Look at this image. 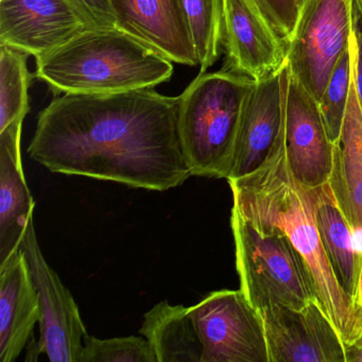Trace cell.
<instances>
[{
    "label": "cell",
    "instance_id": "18",
    "mask_svg": "<svg viewBox=\"0 0 362 362\" xmlns=\"http://www.w3.org/2000/svg\"><path fill=\"white\" fill-rule=\"evenodd\" d=\"M139 334L151 345L158 362L202 361V343L189 307L158 303L144 315Z\"/></svg>",
    "mask_w": 362,
    "mask_h": 362
},
{
    "label": "cell",
    "instance_id": "1",
    "mask_svg": "<svg viewBox=\"0 0 362 362\" xmlns=\"http://www.w3.org/2000/svg\"><path fill=\"white\" fill-rule=\"evenodd\" d=\"M28 153L52 173L165 192L192 175L177 97L154 88L54 95L40 112Z\"/></svg>",
    "mask_w": 362,
    "mask_h": 362
},
{
    "label": "cell",
    "instance_id": "26",
    "mask_svg": "<svg viewBox=\"0 0 362 362\" xmlns=\"http://www.w3.org/2000/svg\"><path fill=\"white\" fill-rule=\"evenodd\" d=\"M353 18L354 76L362 107V0H351Z\"/></svg>",
    "mask_w": 362,
    "mask_h": 362
},
{
    "label": "cell",
    "instance_id": "9",
    "mask_svg": "<svg viewBox=\"0 0 362 362\" xmlns=\"http://www.w3.org/2000/svg\"><path fill=\"white\" fill-rule=\"evenodd\" d=\"M270 362H346L347 349L317 300L302 309H260Z\"/></svg>",
    "mask_w": 362,
    "mask_h": 362
},
{
    "label": "cell",
    "instance_id": "2",
    "mask_svg": "<svg viewBox=\"0 0 362 362\" xmlns=\"http://www.w3.org/2000/svg\"><path fill=\"white\" fill-rule=\"evenodd\" d=\"M234 207L258 230H279L302 256L315 300L338 330L346 349L362 342V309L341 287L317 226L322 186L294 177L288 160L285 126L266 160L253 173L228 180Z\"/></svg>",
    "mask_w": 362,
    "mask_h": 362
},
{
    "label": "cell",
    "instance_id": "21",
    "mask_svg": "<svg viewBox=\"0 0 362 362\" xmlns=\"http://www.w3.org/2000/svg\"><path fill=\"white\" fill-rule=\"evenodd\" d=\"M200 73L217 63L223 52L224 0H183Z\"/></svg>",
    "mask_w": 362,
    "mask_h": 362
},
{
    "label": "cell",
    "instance_id": "5",
    "mask_svg": "<svg viewBox=\"0 0 362 362\" xmlns=\"http://www.w3.org/2000/svg\"><path fill=\"white\" fill-rule=\"evenodd\" d=\"M230 226L240 290L256 310L274 304L302 309L317 300L302 256L287 236L258 230L234 206Z\"/></svg>",
    "mask_w": 362,
    "mask_h": 362
},
{
    "label": "cell",
    "instance_id": "8",
    "mask_svg": "<svg viewBox=\"0 0 362 362\" xmlns=\"http://www.w3.org/2000/svg\"><path fill=\"white\" fill-rule=\"evenodd\" d=\"M189 313L202 343L201 362H270L264 322L240 289L211 292Z\"/></svg>",
    "mask_w": 362,
    "mask_h": 362
},
{
    "label": "cell",
    "instance_id": "20",
    "mask_svg": "<svg viewBox=\"0 0 362 362\" xmlns=\"http://www.w3.org/2000/svg\"><path fill=\"white\" fill-rule=\"evenodd\" d=\"M29 54L0 45V132L30 112L29 88L35 78L28 69Z\"/></svg>",
    "mask_w": 362,
    "mask_h": 362
},
{
    "label": "cell",
    "instance_id": "15",
    "mask_svg": "<svg viewBox=\"0 0 362 362\" xmlns=\"http://www.w3.org/2000/svg\"><path fill=\"white\" fill-rule=\"evenodd\" d=\"M41 320L39 294L23 250L0 264V362H13Z\"/></svg>",
    "mask_w": 362,
    "mask_h": 362
},
{
    "label": "cell",
    "instance_id": "22",
    "mask_svg": "<svg viewBox=\"0 0 362 362\" xmlns=\"http://www.w3.org/2000/svg\"><path fill=\"white\" fill-rule=\"evenodd\" d=\"M354 71L353 33L351 45L342 54L330 75L325 90L317 101L328 136L332 144L340 139L349 103V88Z\"/></svg>",
    "mask_w": 362,
    "mask_h": 362
},
{
    "label": "cell",
    "instance_id": "13",
    "mask_svg": "<svg viewBox=\"0 0 362 362\" xmlns=\"http://www.w3.org/2000/svg\"><path fill=\"white\" fill-rule=\"evenodd\" d=\"M65 0H0V45L41 58L84 30Z\"/></svg>",
    "mask_w": 362,
    "mask_h": 362
},
{
    "label": "cell",
    "instance_id": "6",
    "mask_svg": "<svg viewBox=\"0 0 362 362\" xmlns=\"http://www.w3.org/2000/svg\"><path fill=\"white\" fill-rule=\"evenodd\" d=\"M353 33L351 0H298L287 43L290 73L319 101Z\"/></svg>",
    "mask_w": 362,
    "mask_h": 362
},
{
    "label": "cell",
    "instance_id": "12",
    "mask_svg": "<svg viewBox=\"0 0 362 362\" xmlns=\"http://www.w3.org/2000/svg\"><path fill=\"white\" fill-rule=\"evenodd\" d=\"M289 65L254 82L241 114L228 180L253 173L266 160L283 126Z\"/></svg>",
    "mask_w": 362,
    "mask_h": 362
},
{
    "label": "cell",
    "instance_id": "27",
    "mask_svg": "<svg viewBox=\"0 0 362 362\" xmlns=\"http://www.w3.org/2000/svg\"><path fill=\"white\" fill-rule=\"evenodd\" d=\"M346 362H362V342L347 349Z\"/></svg>",
    "mask_w": 362,
    "mask_h": 362
},
{
    "label": "cell",
    "instance_id": "25",
    "mask_svg": "<svg viewBox=\"0 0 362 362\" xmlns=\"http://www.w3.org/2000/svg\"><path fill=\"white\" fill-rule=\"evenodd\" d=\"M81 18L86 29H109L116 27L112 0H65Z\"/></svg>",
    "mask_w": 362,
    "mask_h": 362
},
{
    "label": "cell",
    "instance_id": "17",
    "mask_svg": "<svg viewBox=\"0 0 362 362\" xmlns=\"http://www.w3.org/2000/svg\"><path fill=\"white\" fill-rule=\"evenodd\" d=\"M330 189L355 233H362V107L351 78L340 139L332 147Z\"/></svg>",
    "mask_w": 362,
    "mask_h": 362
},
{
    "label": "cell",
    "instance_id": "16",
    "mask_svg": "<svg viewBox=\"0 0 362 362\" xmlns=\"http://www.w3.org/2000/svg\"><path fill=\"white\" fill-rule=\"evenodd\" d=\"M23 124L0 132V264L20 249L35 216V202L23 169Z\"/></svg>",
    "mask_w": 362,
    "mask_h": 362
},
{
    "label": "cell",
    "instance_id": "23",
    "mask_svg": "<svg viewBox=\"0 0 362 362\" xmlns=\"http://www.w3.org/2000/svg\"><path fill=\"white\" fill-rule=\"evenodd\" d=\"M80 362H158L145 337L98 339L88 336Z\"/></svg>",
    "mask_w": 362,
    "mask_h": 362
},
{
    "label": "cell",
    "instance_id": "19",
    "mask_svg": "<svg viewBox=\"0 0 362 362\" xmlns=\"http://www.w3.org/2000/svg\"><path fill=\"white\" fill-rule=\"evenodd\" d=\"M317 226L334 275L345 293L355 303L362 250L358 247L356 233L345 219L328 183L322 186Z\"/></svg>",
    "mask_w": 362,
    "mask_h": 362
},
{
    "label": "cell",
    "instance_id": "11",
    "mask_svg": "<svg viewBox=\"0 0 362 362\" xmlns=\"http://www.w3.org/2000/svg\"><path fill=\"white\" fill-rule=\"evenodd\" d=\"M222 69L258 80L279 71L287 45L254 0H224Z\"/></svg>",
    "mask_w": 362,
    "mask_h": 362
},
{
    "label": "cell",
    "instance_id": "14",
    "mask_svg": "<svg viewBox=\"0 0 362 362\" xmlns=\"http://www.w3.org/2000/svg\"><path fill=\"white\" fill-rule=\"evenodd\" d=\"M116 27L167 60L196 66L183 0H112Z\"/></svg>",
    "mask_w": 362,
    "mask_h": 362
},
{
    "label": "cell",
    "instance_id": "29",
    "mask_svg": "<svg viewBox=\"0 0 362 362\" xmlns=\"http://www.w3.org/2000/svg\"></svg>",
    "mask_w": 362,
    "mask_h": 362
},
{
    "label": "cell",
    "instance_id": "24",
    "mask_svg": "<svg viewBox=\"0 0 362 362\" xmlns=\"http://www.w3.org/2000/svg\"><path fill=\"white\" fill-rule=\"evenodd\" d=\"M286 45L298 18V0H254Z\"/></svg>",
    "mask_w": 362,
    "mask_h": 362
},
{
    "label": "cell",
    "instance_id": "28",
    "mask_svg": "<svg viewBox=\"0 0 362 362\" xmlns=\"http://www.w3.org/2000/svg\"><path fill=\"white\" fill-rule=\"evenodd\" d=\"M355 303L362 309V258L360 264L359 274H358L357 289H356Z\"/></svg>",
    "mask_w": 362,
    "mask_h": 362
},
{
    "label": "cell",
    "instance_id": "10",
    "mask_svg": "<svg viewBox=\"0 0 362 362\" xmlns=\"http://www.w3.org/2000/svg\"><path fill=\"white\" fill-rule=\"evenodd\" d=\"M288 160L294 177L319 187L329 181L334 144L328 136L317 101L288 71L284 107Z\"/></svg>",
    "mask_w": 362,
    "mask_h": 362
},
{
    "label": "cell",
    "instance_id": "4",
    "mask_svg": "<svg viewBox=\"0 0 362 362\" xmlns=\"http://www.w3.org/2000/svg\"><path fill=\"white\" fill-rule=\"evenodd\" d=\"M254 82L228 69L204 71L177 96L180 137L192 175L228 179L241 114Z\"/></svg>",
    "mask_w": 362,
    "mask_h": 362
},
{
    "label": "cell",
    "instance_id": "7",
    "mask_svg": "<svg viewBox=\"0 0 362 362\" xmlns=\"http://www.w3.org/2000/svg\"><path fill=\"white\" fill-rule=\"evenodd\" d=\"M21 249L41 305L40 339L29 343L27 360L37 361L40 355H46L52 362H80L88 332L77 303L44 258L35 234V218L29 222Z\"/></svg>",
    "mask_w": 362,
    "mask_h": 362
},
{
    "label": "cell",
    "instance_id": "3",
    "mask_svg": "<svg viewBox=\"0 0 362 362\" xmlns=\"http://www.w3.org/2000/svg\"><path fill=\"white\" fill-rule=\"evenodd\" d=\"M35 60V78L54 95L154 88L173 75V62L118 28L84 29Z\"/></svg>",
    "mask_w": 362,
    "mask_h": 362
}]
</instances>
